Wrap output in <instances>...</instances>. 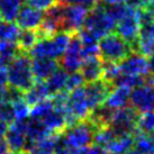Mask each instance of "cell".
Masks as SVG:
<instances>
[{"label":"cell","mask_w":154,"mask_h":154,"mask_svg":"<svg viewBox=\"0 0 154 154\" xmlns=\"http://www.w3.org/2000/svg\"><path fill=\"white\" fill-rule=\"evenodd\" d=\"M7 83L14 90L24 92L35 82L32 71V57L28 53L19 52L7 65Z\"/></svg>","instance_id":"cell-1"},{"label":"cell","mask_w":154,"mask_h":154,"mask_svg":"<svg viewBox=\"0 0 154 154\" xmlns=\"http://www.w3.org/2000/svg\"><path fill=\"white\" fill-rule=\"evenodd\" d=\"M72 35L73 34L65 30H59L50 37H41L34 46L30 48L28 55L33 59L50 57L59 60L66 50Z\"/></svg>","instance_id":"cell-2"},{"label":"cell","mask_w":154,"mask_h":154,"mask_svg":"<svg viewBox=\"0 0 154 154\" xmlns=\"http://www.w3.org/2000/svg\"><path fill=\"white\" fill-rule=\"evenodd\" d=\"M96 129L97 127L94 125V123L89 118H87L85 120L69 125L61 134V138L73 150L86 149L94 143Z\"/></svg>","instance_id":"cell-3"},{"label":"cell","mask_w":154,"mask_h":154,"mask_svg":"<svg viewBox=\"0 0 154 154\" xmlns=\"http://www.w3.org/2000/svg\"><path fill=\"white\" fill-rule=\"evenodd\" d=\"M115 26L116 22L108 14L106 6L103 2H98L94 7L89 9V13L82 28L89 32L99 41L103 36L109 34L115 29Z\"/></svg>","instance_id":"cell-4"},{"label":"cell","mask_w":154,"mask_h":154,"mask_svg":"<svg viewBox=\"0 0 154 154\" xmlns=\"http://www.w3.org/2000/svg\"><path fill=\"white\" fill-rule=\"evenodd\" d=\"M99 56L103 61L119 63L134 51L133 46L117 33H109L98 41Z\"/></svg>","instance_id":"cell-5"},{"label":"cell","mask_w":154,"mask_h":154,"mask_svg":"<svg viewBox=\"0 0 154 154\" xmlns=\"http://www.w3.org/2000/svg\"><path fill=\"white\" fill-rule=\"evenodd\" d=\"M90 114H91V110L87 100L85 88L80 87L69 91L68 103H66V110H65V119H66L68 126L80 120L87 119Z\"/></svg>","instance_id":"cell-6"},{"label":"cell","mask_w":154,"mask_h":154,"mask_svg":"<svg viewBox=\"0 0 154 154\" xmlns=\"http://www.w3.org/2000/svg\"><path fill=\"white\" fill-rule=\"evenodd\" d=\"M88 13L89 9L81 5H63L61 15V30L77 34L83 27Z\"/></svg>","instance_id":"cell-7"},{"label":"cell","mask_w":154,"mask_h":154,"mask_svg":"<svg viewBox=\"0 0 154 154\" xmlns=\"http://www.w3.org/2000/svg\"><path fill=\"white\" fill-rule=\"evenodd\" d=\"M140 114L133 107H123L112 111L109 126L119 134H134L137 131V119Z\"/></svg>","instance_id":"cell-8"},{"label":"cell","mask_w":154,"mask_h":154,"mask_svg":"<svg viewBox=\"0 0 154 154\" xmlns=\"http://www.w3.org/2000/svg\"><path fill=\"white\" fill-rule=\"evenodd\" d=\"M62 69H64L68 73L79 71L82 63L85 61L82 54V44L77 34H73L66 50L62 54L60 59Z\"/></svg>","instance_id":"cell-9"},{"label":"cell","mask_w":154,"mask_h":154,"mask_svg":"<svg viewBox=\"0 0 154 154\" xmlns=\"http://www.w3.org/2000/svg\"><path fill=\"white\" fill-rule=\"evenodd\" d=\"M115 28L117 30V34L131 44L135 51L137 39L141 33V24L137 16V9H133L128 15L119 19L116 23Z\"/></svg>","instance_id":"cell-10"},{"label":"cell","mask_w":154,"mask_h":154,"mask_svg":"<svg viewBox=\"0 0 154 154\" xmlns=\"http://www.w3.org/2000/svg\"><path fill=\"white\" fill-rule=\"evenodd\" d=\"M5 141L8 150L13 152H25L28 145L27 138V120H14L8 125Z\"/></svg>","instance_id":"cell-11"},{"label":"cell","mask_w":154,"mask_h":154,"mask_svg":"<svg viewBox=\"0 0 154 154\" xmlns=\"http://www.w3.org/2000/svg\"><path fill=\"white\" fill-rule=\"evenodd\" d=\"M129 103L138 114L153 110L154 87L144 82L140 86L133 88L129 94Z\"/></svg>","instance_id":"cell-12"},{"label":"cell","mask_w":154,"mask_h":154,"mask_svg":"<svg viewBox=\"0 0 154 154\" xmlns=\"http://www.w3.org/2000/svg\"><path fill=\"white\" fill-rule=\"evenodd\" d=\"M118 64L122 74L144 78L149 74V59L140 52H131Z\"/></svg>","instance_id":"cell-13"},{"label":"cell","mask_w":154,"mask_h":154,"mask_svg":"<svg viewBox=\"0 0 154 154\" xmlns=\"http://www.w3.org/2000/svg\"><path fill=\"white\" fill-rule=\"evenodd\" d=\"M83 88L86 91L90 110L92 111L100 106H103L109 91L112 88V85L100 79L94 82H87V85Z\"/></svg>","instance_id":"cell-14"},{"label":"cell","mask_w":154,"mask_h":154,"mask_svg":"<svg viewBox=\"0 0 154 154\" xmlns=\"http://www.w3.org/2000/svg\"><path fill=\"white\" fill-rule=\"evenodd\" d=\"M43 11L33 8L28 5H23L16 18V24L19 26L20 29H37L43 19Z\"/></svg>","instance_id":"cell-15"},{"label":"cell","mask_w":154,"mask_h":154,"mask_svg":"<svg viewBox=\"0 0 154 154\" xmlns=\"http://www.w3.org/2000/svg\"><path fill=\"white\" fill-rule=\"evenodd\" d=\"M56 69H59V62L54 59L36 57L32 61V71L35 80L45 81Z\"/></svg>","instance_id":"cell-16"},{"label":"cell","mask_w":154,"mask_h":154,"mask_svg":"<svg viewBox=\"0 0 154 154\" xmlns=\"http://www.w3.org/2000/svg\"><path fill=\"white\" fill-rule=\"evenodd\" d=\"M129 94L131 89L126 87L115 86V88H111L109 91L103 106L109 108L110 110H117L119 108L125 107L129 103Z\"/></svg>","instance_id":"cell-17"},{"label":"cell","mask_w":154,"mask_h":154,"mask_svg":"<svg viewBox=\"0 0 154 154\" xmlns=\"http://www.w3.org/2000/svg\"><path fill=\"white\" fill-rule=\"evenodd\" d=\"M80 73L87 82H94L103 79V60L100 57L86 59L80 68Z\"/></svg>","instance_id":"cell-18"},{"label":"cell","mask_w":154,"mask_h":154,"mask_svg":"<svg viewBox=\"0 0 154 154\" xmlns=\"http://www.w3.org/2000/svg\"><path fill=\"white\" fill-rule=\"evenodd\" d=\"M59 137V134H50L41 140L29 142L26 152H28L29 154H53Z\"/></svg>","instance_id":"cell-19"},{"label":"cell","mask_w":154,"mask_h":154,"mask_svg":"<svg viewBox=\"0 0 154 154\" xmlns=\"http://www.w3.org/2000/svg\"><path fill=\"white\" fill-rule=\"evenodd\" d=\"M50 96H51V92L47 88L45 81H41V80L35 81L28 89L23 92V98L29 106H33L44 99L50 98Z\"/></svg>","instance_id":"cell-20"},{"label":"cell","mask_w":154,"mask_h":154,"mask_svg":"<svg viewBox=\"0 0 154 154\" xmlns=\"http://www.w3.org/2000/svg\"><path fill=\"white\" fill-rule=\"evenodd\" d=\"M134 134L116 135L103 149L108 154H125L134 145Z\"/></svg>","instance_id":"cell-21"},{"label":"cell","mask_w":154,"mask_h":154,"mask_svg":"<svg viewBox=\"0 0 154 154\" xmlns=\"http://www.w3.org/2000/svg\"><path fill=\"white\" fill-rule=\"evenodd\" d=\"M41 122L53 134H59V135H61L63 133V131L68 127V123H66L64 115L62 112H60V111L55 110V109H53Z\"/></svg>","instance_id":"cell-22"},{"label":"cell","mask_w":154,"mask_h":154,"mask_svg":"<svg viewBox=\"0 0 154 154\" xmlns=\"http://www.w3.org/2000/svg\"><path fill=\"white\" fill-rule=\"evenodd\" d=\"M23 5L24 0H0V16L2 20L15 22Z\"/></svg>","instance_id":"cell-23"},{"label":"cell","mask_w":154,"mask_h":154,"mask_svg":"<svg viewBox=\"0 0 154 154\" xmlns=\"http://www.w3.org/2000/svg\"><path fill=\"white\" fill-rule=\"evenodd\" d=\"M68 74L69 73L65 71L64 69L59 68L56 69L55 71L45 80V83H46V86L48 88V90H50L51 94H57L60 91L65 90Z\"/></svg>","instance_id":"cell-24"},{"label":"cell","mask_w":154,"mask_h":154,"mask_svg":"<svg viewBox=\"0 0 154 154\" xmlns=\"http://www.w3.org/2000/svg\"><path fill=\"white\" fill-rule=\"evenodd\" d=\"M135 149L143 154H154V133H143L136 131L134 133Z\"/></svg>","instance_id":"cell-25"},{"label":"cell","mask_w":154,"mask_h":154,"mask_svg":"<svg viewBox=\"0 0 154 154\" xmlns=\"http://www.w3.org/2000/svg\"><path fill=\"white\" fill-rule=\"evenodd\" d=\"M53 134L48 129L46 126L37 119H30L27 122V138H28V143L29 142H34L37 140H41L43 137Z\"/></svg>","instance_id":"cell-26"},{"label":"cell","mask_w":154,"mask_h":154,"mask_svg":"<svg viewBox=\"0 0 154 154\" xmlns=\"http://www.w3.org/2000/svg\"><path fill=\"white\" fill-rule=\"evenodd\" d=\"M38 39L39 35L36 29H23V32L20 30V34L18 36L17 45L20 52L28 53Z\"/></svg>","instance_id":"cell-27"},{"label":"cell","mask_w":154,"mask_h":154,"mask_svg":"<svg viewBox=\"0 0 154 154\" xmlns=\"http://www.w3.org/2000/svg\"><path fill=\"white\" fill-rule=\"evenodd\" d=\"M20 34L19 26L14 22H0V42H16Z\"/></svg>","instance_id":"cell-28"},{"label":"cell","mask_w":154,"mask_h":154,"mask_svg":"<svg viewBox=\"0 0 154 154\" xmlns=\"http://www.w3.org/2000/svg\"><path fill=\"white\" fill-rule=\"evenodd\" d=\"M135 47L137 48V52H140L141 54L145 55L146 57L153 55L154 54V36L141 30L140 36H138V39H137L136 46Z\"/></svg>","instance_id":"cell-29"},{"label":"cell","mask_w":154,"mask_h":154,"mask_svg":"<svg viewBox=\"0 0 154 154\" xmlns=\"http://www.w3.org/2000/svg\"><path fill=\"white\" fill-rule=\"evenodd\" d=\"M53 109H54V105H53L52 99L46 98L42 101H39V103L33 105V108L30 109V117H32V119L42 120Z\"/></svg>","instance_id":"cell-30"},{"label":"cell","mask_w":154,"mask_h":154,"mask_svg":"<svg viewBox=\"0 0 154 154\" xmlns=\"http://www.w3.org/2000/svg\"><path fill=\"white\" fill-rule=\"evenodd\" d=\"M20 52L16 42H0V61L8 64Z\"/></svg>","instance_id":"cell-31"},{"label":"cell","mask_w":154,"mask_h":154,"mask_svg":"<svg viewBox=\"0 0 154 154\" xmlns=\"http://www.w3.org/2000/svg\"><path fill=\"white\" fill-rule=\"evenodd\" d=\"M120 69L119 64L116 62H108V61H103V80L106 82L114 85L116 79L119 77Z\"/></svg>","instance_id":"cell-32"},{"label":"cell","mask_w":154,"mask_h":154,"mask_svg":"<svg viewBox=\"0 0 154 154\" xmlns=\"http://www.w3.org/2000/svg\"><path fill=\"white\" fill-rule=\"evenodd\" d=\"M137 131L143 133H154V109L140 114L137 119Z\"/></svg>","instance_id":"cell-33"},{"label":"cell","mask_w":154,"mask_h":154,"mask_svg":"<svg viewBox=\"0 0 154 154\" xmlns=\"http://www.w3.org/2000/svg\"><path fill=\"white\" fill-rule=\"evenodd\" d=\"M145 82L144 77H137V75H128V74H120L119 77L116 79L112 86H122L126 87L132 90L133 88L140 86Z\"/></svg>","instance_id":"cell-34"},{"label":"cell","mask_w":154,"mask_h":154,"mask_svg":"<svg viewBox=\"0 0 154 154\" xmlns=\"http://www.w3.org/2000/svg\"><path fill=\"white\" fill-rule=\"evenodd\" d=\"M86 83L85 79L82 77V74L80 71H75V72H71L68 74V79H66V85H65V90L66 91H71L77 88L83 87V85Z\"/></svg>","instance_id":"cell-35"},{"label":"cell","mask_w":154,"mask_h":154,"mask_svg":"<svg viewBox=\"0 0 154 154\" xmlns=\"http://www.w3.org/2000/svg\"><path fill=\"white\" fill-rule=\"evenodd\" d=\"M0 120H2L7 124L13 123L15 118H14V111H13V106L10 101L6 103L4 105L0 106Z\"/></svg>","instance_id":"cell-36"},{"label":"cell","mask_w":154,"mask_h":154,"mask_svg":"<svg viewBox=\"0 0 154 154\" xmlns=\"http://www.w3.org/2000/svg\"><path fill=\"white\" fill-rule=\"evenodd\" d=\"M57 2V0H26V5H28L33 8H36L41 11H46L48 8H51L54 4Z\"/></svg>","instance_id":"cell-37"},{"label":"cell","mask_w":154,"mask_h":154,"mask_svg":"<svg viewBox=\"0 0 154 154\" xmlns=\"http://www.w3.org/2000/svg\"><path fill=\"white\" fill-rule=\"evenodd\" d=\"M74 152H75V150H73L69 145H66L64 142H63V140L61 138V135H60L53 154H74Z\"/></svg>","instance_id":"cell-38"},{"label":"cell","mask_w":154,"mask_h":154,"mask_svg":"<svg viewBox=\"0 0 154 154\" xmlns=\"http://www.w3.org/2000/svg\"><path fill=\"white\" fill-rule=\"evenodd\" d=\"M11 99V89L6 86H0V106L9 103Z\"/></svg>","instance_id":"cell-39"},{"label":"cell","mask_w":154,"mask_h":154,"mask_svg":"<svg viewBox=\"0 0 154 154\" xmlns=\"http://www.w3.org/2000/svg\"><path fill=\"white\" fill-rule=\"evenodd\" d=\"M7 63L0 61V86H6L7 85V79H8V72H7Z\"/></svg>","instance_id":"cell-40"},{"label":"cell","mask_w":154,"mask_h":154,"mask_svg":"<svg viewBox=\"0 0 154 154\" xmlns=\"http://www.w3.org/2000/svg\"><path fill=\"white\" fill-rule=\"evenodd\" d=\"M85 154H108V153L106 152V150L103 147L94 144V145H90L87 147L86 151H85Z\"/></svg>","instance_id":"cell-41"},{"label":"cell","mask_w":154,"mask_h":154,"mask_svg":"<svg viewBox=\"0 0 154 154\" xmlns=\"http://www.w3.org/2000/svg\"><path fill=\"white\" fill-rule=\"evenodd\" d=\"M7 131H8V124L0 120V140H4Z\"/></svg>","instance_id":"cell-42"},{"label":"cell","mask_w":154,"mask_h":154,"mask_svg":"<svg viewBox=\"0 0 154 154\" xmlns=\"http://www.w3.org/2000/svg\"><path fill=\"white\" fill-rule=\"evenodd\" d=\"M149 74L154 75V54L149 56Z\"/></svg>","instance_id":"cell-43"},{"label":"cell","mask_w":154,"mask_h":154,"mask_svg":"<svg viewBox=\"0 0 154 154\" xmlns=\"http://www.w3.org/2000/svg\"><path fill=\"white\" fill-rule=\"evenodd\" d=\"M101 1L103 5H114V4H122V2H126V0H99Z\"/></svg>","instance_id":"cell-44"},{"label":"cell","mask_w":154,"mask_h":154,"mask_svg":"<svg viewBox=\"0 0 154 154\" xmlns=\"http://www.w3.org/2000/svg\"><path fill=\"white\" fill-rule=\"evenodd\" d=\"M6 151H8V146H7V143L4 140H0V154L5 153Z\"/></svg>","instance_id":"cell-45"},{"label":"cell","mask_w":154,"mask_h":154,"mask_svg":"<svg viewBox=\"0 0 154 154\" xmlns=\"http://www.w3.org/2000/svg\"><path fill=\"white\" fill-rule=\"evenodd\" d=\"M145 1V7H150V8H154V0H144ZM144 7V8H145Z\"/></svg>","instance_id":"cell-46"},{"label":"cell","mask_w":154,"mask_h":154,"mask_svg":"<svg viewBox=\"0 0 154 154\" xmlns=\"http://www.w3.org/2000/svg\"><path fill=\"white\" fill-rule=\"evenodd\" d=\"M125 154H143V153L140 152L138 150H136V149H131V150H128Z\"/></svg>","instance_id":"cell-47"},{"label":"cell","mask_w":154,"mask_h":154,"mask_svg":"<svg viewBox=\"0 0 154 154\" xmlns=\"http://www.w3.org/2000/svg\"><path fill=\"white\" fill-rule=\"evenodd\" d=\"M2 154H29L28 152H13V151H10V152H8V151H6L5 153H2Z\"/></svg>","instance_id":"cell-48"},{"label":"cell","mask_w":154,"mask_h":154,"mask_svg":"<svg viewBox=\"0 0 154 154\" xmlns=\"http://www.w3.org/2000/svg\"><path fill=\"white\" fill-rule=\"evenodd\" d=\"M1 20H2V18H1V16H0V22H1Z\"/></svg>","instance_id":"cell-49"}]
</instances>
